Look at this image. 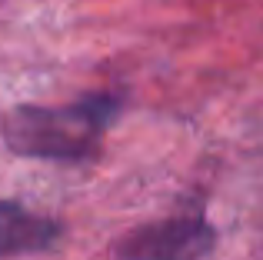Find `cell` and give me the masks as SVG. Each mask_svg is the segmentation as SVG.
Returning <instances> with one entry per match:
<instances>
[{"label":"cell","instance_id":"2","mask_svg":"<svg viewBox=\"0 0 263 260\" xmlns=\"http://www.w3.org/2000/svg\"><path fill=\"white\" fill-rule=\"evenodd\" d=\"M213 247V230L197 217H174L134 230L120 244L123 260H203Z\"/></svg>","mask_w":263,"mask_h":260},{"label":"cell","instance_id":"3","mask_svg":"<svg viewBox=\"0 0 263 260\" xmlns=\"http://www.w3.org/2000/svg\"><path fill=\"white\" fill-rule=\"evenodd\" d=\"M60 227L13 200H0V257L44 254L57 244Z\"/></svg>","mask_w":263,"mask_h":260},{"label":"cell","instance_id":"1","mask_svg":"<svg viewBox=\"0 0 263 260\" xmlns=\"http://www.w3.org/2000/svg\"><path fill=\"white\" fill-rule=\"evenodd\" d=\"M117 107L114 97H87L70 107H17L4 120V140L24 157L80 160L97 150Z\"/></svg>","mask_w":263,"mask_h":260}]
</instances>
